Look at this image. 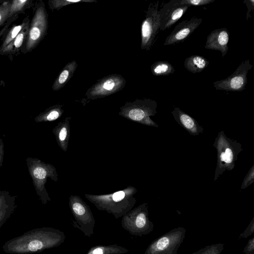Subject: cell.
<instances>
[{"instance_id": "1", "label": "cell", "mask_w": 254, "mask_h": 254, "mask_svg": "<svg viewBox=\"0 0 254 254\" xmlns=\"http://www.w3.org/2000/svg\"><path fill=\"white\" fill-rule=\"evenodd\" d=\"M65 237L57 229L42 227L27 231L6 242L2 248L9 254H28L40 253L46 249L58 247Z\"/></svg>"}, {"instance_id": "2", "label": "cell", "mask_w": 254, "mask_h": 254, "mask_svg": "<svg viewBox=\"0 0 254 254\" xmlns=\"http://www.w3.org/2000/svg\"><path fill=\"white\" fill-rule=\"evenodd\" d=\"M136 188L129 186L122 190L106 194H85V198L100 210L107 212L118 218L132 209L136 199Z\"/></svg>"}, {"instance_id": "3", "label": "cell", "mask_w": 254, "mask_h": 254, "mask_svg": "<svg viewBox=\"0 0 254 254\" xmlns=\"http://www.w3.org/2000/svg\"><path fill=\"white\" fill-rule=\"evenodd\" d=\"M213 145L217 152L214 178L215 181L225 171L234 168L238 155L243 149L240 142L227 137L223 130L218 133Z\"/></svg>"}, {"instance_id": "4", "label": "cell", "mask_w": 254, "mask_h": 254, "mask_svg": "<svg viewBox=\"0 0 254 254\" xmlns=\"http://www.w3.org/2000/svg\"><path fill=\"white\" fill-rule=\"evenodd\" d=\"M26 162L36 193L42 204L45 205L51 201L45 185L48 178L56 182L58 181L59 175L56 169L53 165L46 163L37 158L27 157Z\"/></svg>"}, {"instance_id": "5", "label": "cell", "mask_w": 254, "mask_h": 254, "mask_svg": "<svg viewBox=\"0 0 254 254\" xmlns=\"http://www.w3.org/2000/svg\"><path fill=\"white\" fill-rule=\"evenodd\" d=\"M157 102L150 99H135L127 102L120 107L119 115L128 120L141 125L158 127L151 118L157 113Z\"/></svg>"}, {"instance_id": "6", "label": "cell", "mask_w": 254, "mask_h": 254, "mask_svg": "<svg viewBox=\"0 0 254 254\" xmlns=\"http://www.w3.org/2000/svg\"><path fill=\"white\" fill-rule=\"evenodd\" d=\"M122 226L133 235L142 236L151 232L154 224L149 219L148 203H143L123 216Z\"/></svg>"}, {"instance_id": "7", "label": "cell", "mask_w": 254, "mask_h": 254, "mask_svg": "<svg viewBox=\"0 0 254 254\" xmlns=\"http://www.w3.org/2000/svg\"><path fill=\"white\" fill-rule=\"evenodd\" d=\"M186 232L182 227L171 230L152 241L144 254H177Z\"/></svg>"}, {"instance_id": "8", "label": "cell", "mask_w": 254, "mask_h": 254, "mask_svg": "<svg viewBox=\"0 0 254 254\" xmlns=\"http://www.w3.org/2000/svg\"><path fill=\"white\" fill-rule=\"evenodd\" d=\"M159 3L158 0L150 3L145 18L141 23L140 47L142 50L149 51L152 48L160 30Z\"/></svg>"}, {"instance_id": "9", "label": "cell", "mask_w": 254, "mask_h": 254, "mask_svg": "<svg viewBox=\"0 0 254 254\" xmlns=\"http://www.w3.org/2000/svg\"><path fill=\"white\" fill-rule=\"evenodd\" d=\"M69 206L75 219L74 227L79 229L87 236L94 232L95 219L89 206L78 196L71 195L69 198Z\"/></svg>"}, {"instance_id": "10", "label": "cell", "mask_w": 254, "mask_h": 254, "mask_svg": "<svg viewBox=\"0 0 254 254\" xmlns=\"http://www.w3.org/2000/svg\"><path fill=\"white\" fill-rule=\"evenodd\" d=\"M48 15L44 3L41 1L37 6L26 37V49H34L46 36L48 26Z\"/></svg>"}, {"instance_id": "11", "label": "cell", "mask_w": 254, "mask_h": 254, "mask_svg": "<svg viewBox=\"0 0 254 254\" xmlns=\"http://www.w3.org/2000/svg\"><path fill=\"white\" fill-rule=\"evenodd\" d=\"M126 80L121 75L112 74L99 79L91 86L85 93L88 100L104 98L122 90Z\"/></svg>"}, {"instance_id": "12", "label": "cell", "mask_w": 254, "mask_h": 254, "mask_svg": "<svg viewBox=\"0 0 254 254\" xmlns=\"http://www.w3.org/2000/svg\"><path fill=\"white\" fill-rule=\"evenodd\" d=\"M249 59L245 60L237 67L235 71L227 78L213 82L216 90L226 91H241L246 89L247 74L253 67Z\"/></svg>"}, {"instance_id": "13", "label": "cell", "mask_w": 254, "mask_h": 254, "mask_svg": "<svg viewBox=\"0 0 254 254\" xmlns=\"http://www.w3.org/2000/svg\"><path fill=\"white\" fill-rule=\"evenodd\" d=\"M190 7L180 4V0H171L158 10L161 31L170 28L186 13Z\"/></svg>"}, {"instance_id": "14", "label": "cell", "mask_w": 254, "mask_h": 254, "mask_svg": "<svg viewBox=\"0 0 254 254\" xmlns=\"http://www.w3.org/2000/svg\"><path fill=\"white\" fill-rule=\"evenodd\" d=\"M202 18L195 17L184 20L178 24L167 36L164 45H172L184 42L199 26Z\"/></svg>"}, {"instance_id": "15", "label": "cell", "mask_w": 254, "mask_h": 254, "mask_svg": "<svg viewBox=\"0 0 254 254\" xmlns=\"http://www.w3.org/2000/svg\"><path fill=\"white\" fill-rule=\"evenodd\" d=\"M229 37L230 33L226 28L216 29L207 36L204 48L218 51L224 57L228 51Z\"/></svg>"}, {"instance_id": "16", "label": "cell", "mask_w": 254, "mask_h": 254, "mask_svg": "<svg viewBox=\"0 0 254 254\" xmlns=\"http://www.w3.org/2000/svg\"><path fill=\"white\" fill-rule=\"evenodd\" d=\"M171 113L178 124L190 134L195 136L203 132V127L200 126L194 118L181 110L179 108L175 107Z\"/></svg>"}, {"instance_id": "17", "label": "cell", "mask_w": 254, "mask_h": 254, "mask_svg": "<svg viewBox=\"0 0 254 254\" xmlns=\"http://www.w3.org/2000/svg\"><path fill=\"white\" fill-rule=\"evenodd\" d=\"M16 195H11L8 191H0V228L16 209Z\"/></svg>"}, {"instance_id": "18", "label": "cell", "mask_w": 254, "mask_h": 254, "mask_svg": "<svg viewBox=\"0 0 254 254\" xmlns=\"http://www.w3.org/2000/svg\"><path fill=\"white\" fill-rule=\"evenodd\" d=\"M71 117H67L59 122L53 129L57 142L64 152L67 150L70 137V121Z\"/></svg>"}, {"instance_id": "19", "label": "cell", "mask_w": 254, "mask_h": 254, "mask_svg": "<svg viewBox=\"0 0 254 254\" xmlns=\"http://www.w3.org/2000/svg\"><path fill=\"white\" fill-rule=\"evenodd\" d=\"M78 64L75 60L68 63L62 69L52 86V89L55 91L60 90L62 88L73 76Z\"/></svg>"}, {"instance_id": "20", "label": "cell", "mask_w": 254, "mask_h": 254, "mask_svg": "<svg viewBox=\"0 0 254 254\" xmlns=\"http://www.w3.org/2000/svg\"><path fill=\"white\" fill-rule=\"evenodd\" d=\"M209 63V61L203 56L192 55L185 59L184 66L189 71L196 73L202 71Z\"/></svg>"}, {"instance_id": "21", "label": "cell", "mask_w": 254, "mask_h": 254, "mask_svg": "<svg viewBox=\"0 0 254 254\" xmlns=\"http://www.w3.org/2000/svg\"><path fill=\"white\" fill-rule=\"evenodd\" d=\"M64 105L57 104L51 106L40 113L34 119L36 123L53 122L59 119L63 114Z\"/></svg>"}, {"instance_id": "22", "label": "cell", "mask_w": 254, "mask_h": 254, "mask_svg": "<svg viewBox=\"0 0 254 254\" xmlns=\"http://www.w3.org/2000/svg\"><path fill=\"white\" fill-rule=\"evenodd\" d=\"M29 28V23L21 30L16 38L3 50L0 51L1 54H13L19 50L26 39Z\"/></svg>"}, {"instance_id": "23", "label": "cell", "mask_w": 254, "mask_h": 254, "mask_svg": "<svg viewBox=\"0 0 254 254\" xmlns=\"http://www.w3.org/2000/svg\"><path fill=\"white\" fill-rule=\"evenodd\" d=\"M128 251V250L117 245L96 246L92 247L87 254H124Z\"/></svg>"}, {"instance_id": "24", "label": "cell", "mask_w": 254, "mask_h": 254, "mask_svg": "<svg viewBox=\"0 0 254 254\" xmlns=\"http://www.w3.org/2000/svg\"><path fill=\"white\" fill-rule=\"evenodd\" d=\"M151 72L154 76H165L173 74L175 69L167 61H160L154 63L150 67Z\"/></svg>"}, {"instance_id": "25", "label": "cell", "mask_w": 254, "mask_h": 254, "mask_svg": "<svg viewBox=\"0 0 254 254\" xmlns=\"http://www.w3.org/2000/svg\"><path fill=\"white\" fill-rule=\"evenodd\" d=\"M96 0H50L48 1L49 8L52 11L59 10L63 7L80 2H96Z\"/></svg>"}, {"instance_id": "26", "label": "cell", "mask_w": 254, "mask_h": 254, "mask_svg": "<svg viewBox=\"0 0 254 254\" xmlns=\"http://www.w3.org/2000/svg\"><path fill=\"white\" fill-rule=\"evenodd\" d=\"M29 23L28 19L26 21H23L21 24L16 25L13 27L7 33L3 42L0 47V51L3 50L10 43H11L17 36L21 30Z\"/></svg>"}, {"instance_id": "27", "label": "cell", "mask_w": 254, "mask_h": 254, "mask_svg": "<svg viewBox=\"0 0 254 254\" xmlns=\"http://www.w3.org/2000/svg\"><path fill=\"white\" fill-rule=\"evenodd\" d=\"M224 244L218 243L205 246L191 254H220L224 249Z\"/></svg>"}, {"instance_id": "28", "label": "cell", "mask_w": 254, "mask_h": 254, "mask_svg": "<svg viewBox=\"0 0 254 254\" xmlns=\"http://www.w3.org/2000/svg\"><path fill=\"white\" fill-rule=\"evenodd\" d=\"M31 1L27 0H15L11 1L9 17L20 12L28 6Z\"/></svg>"}, {"instance_id": "29", "label": "cell", "mask_w": 254, "mask_h": 254, "mask_svg": "<svg viewBox=\"0 0 254 254\" xmlns=\"http://www.w3.org/2000/svg\"><path fill=\"white\" fill-rule=\"evenodd\" d=\"M11 1L4 2L0 5V26L9 17Z\"/></svg>"}, {"instance_id": "30", "label": "cell", "mask_w": 254, "mask_h": 254, "mask_svg": "<svg viewBox=\"0 0 254 254\" xmlns=\"http://www.w3.org/2000/svg\"><path fill=\"white\" fill-rule=\"evenodd\" d=\"M215 0H180V4L190 6H201L214 2Z\"/></svg>"}, {"instance_id": "31", "label": "cell", "mask_w": 254, "mask_h": 254, "mask_svg": "<svg viewBox=\"0 0 254 254\" xmlns=\"http://www.w3.org/2000/svg\"><path fill=\"white\" fill-rule=\"evenodd\" d=\"M254 182V165L252 166L250 170L245 177L242 184L241 189L243 190L250 186Z\"/></svg>"}, {"instance_id": "32", "label": "cell", "mask_w": 254, "mask_h": 254, "mask_svg": "<svg viewBox=\"0 0 254 254\" xmlns=\"http://www.w3.org/2000/svg\"><path fill=\"white\" fill-rule=\"evenodd\" d=\"M254 233V217L252 219L250 223L245 231L240 235L239 238H247Z\"/></svg>"}, {"instance_id": "33", "label": "cell", "mask_w": 254, "mask_h": 254, "mask_svg": "<svg viewBox=\"0 0 254 254\" xmlns=\"http://www.w3.org/2000/svg\"><path fill=\"white\" fill-rule=\"evenodd\" d=\"M243 252L244 254H254V237L249 240Z\"/></svg>"}, {"instance_id": "34", "label": "cell", "mask_w": 254, "mask_h": 254, "mask_svg": "<svg viewBox=\"0 0 254 254\" xmlns=\"http://www.w3.org/2000/svg\"><path fill=\"white\" fill-rule=\"evenodd\" d=\"M244 3L246 5L248 10L246 13V19L248 20L252 17L251 12L254 10V0H245Z\"/></svg>"}, {"instance_id": "35", "label": "cell", "mask_w": 254, "mask_h": 254, "mask_svg": "<svg viewBox=\"0 0 254 254\" xmlns=\"http://www.w3.org/2000/svg\"><path fill=\"white\" fill-rule=\"evenodd\" d=\"M4 143L1 138H0V167L3 165L4 159Z\"/></svg>"}]
</instances>
